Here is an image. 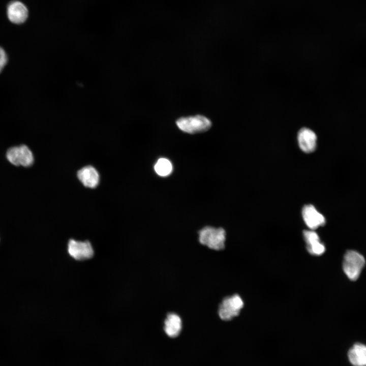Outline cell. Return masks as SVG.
<instances>
[{
  "label": "cell",
  "instance_id": "1",
  "mask_svg": "<svg viewBox=\"0 0 366 366\" xmlns=\"http://www.w3.org/2000/svg\"><path fill=\"white\" fill-rule=\"evenodd\" d=\"M198 234L201 244L216 251L224 249L226 232L223 228L206 226L199 230Z\"/></svg>",
  "mask_w": 366,
  "mask_h": 366
},
{
  "label": "cell",
  "instance_id": "2",
  "mask_svg": "<svg viewBox=\"0 0 366 366\" xmlns=\"http://www.w3.org/2000/svg\"><path fill=\"white\" fill-rule=\"evenodd\" d=\"M176 124L180 130L189 134L204 132L211 127V121L201 115L180 117Z\"/></svg>",
  "mask_w": 366,
  "mask_h": 366
},
{
  "label": "cell",
  "instance_id": "3",
  "mask_svg": "<svg viewBox=\"0 0 366 366\" xmlns=\"http://www.w3.org/2000/svg\"><path fill=\"white\" fill-rule=\"evenodd\" d=\"M365 263L364 258L362 255L356 251L349 250L344 256V271L350 280L355 281L359 278Z\"/></svg>",
  "mask_w": 366,
  "mask_h": 366
},
{
  "label": "cell",
  "instance_id": "4",
  "mask_svg": "<svg viewBox=\"0 0 366 366\" xmlns=\"http://www.w3.org/2000/svg\"><path fill=\"white\" fill-rule=\"evenodd\" d=\"M243 306L241 298L234 294L223 299L219 305L218 313L222 320L229 321L239 315Z\"/></svg>",
  "mask_w": 366,
  "mask_h": 366
},
{
  "label": "cell",
  "instance_id": "5",
  "mask_svg": "<svg viewBox=\"0 0 366 366\" xmlns=\"http://www.w3.org/2000/svg\"><path fill=\"white\" fill-rule=\"evenodd\" d=\"M7 160L15 166L29 167L34 162V157L30 149L25 145L13 146L6 152Z\"/></svg>",
  "mask_w": 366,
  "mask_h": 366
},
{
  "label": "cell",
  "instance_id": "6",
  "mask_svg": "<svg viewBox=\"0 0 366 366\" xmlns=\"http://www.w3.org/2000/svg\"><path fill=\"white\" fill-rule=\"evenodd\" d=\"M70 256L76 260H85L92 258L94 254L92 244L88 240L78 241L70 239L67 248Z\"/></svg>",
  "mask_w": 366,
  "mask_h": 366
},
{
  "label": "cell",
  "instance_id": "7",
  "mask_svg": "<svg viewBox=\"0 0 366 366\" xmlns=\"http://www.w3.org/2000/svg\"><path fill=\"white\" fill-rule=\"evenodd\" d=\"M302 216L306 225L311 229L315 230L323 226L326 222L324 216L313 205H305L302 209Z\"/></svg>",
  "mask_w": 366,
  "mask_h": 366
},
{
  "label": "cell",
  "instance_id": "8",
  "mask_svg": "<svg viewBox=\"0 0 366 366\" xmlns=\"http://www.w3.org/2000/svg\"><path fill=\"white\" fill-rule=\"evenodd\" d=\"M7 16L9 20L15 24L24 22L28 17V11L26 6L18 1L11 2L7 7Z\"/></svg>",
  "mask_w": 366,
  "mask_h": 366
},
{
  "label": "cell",
  "instance_id": "9",
  "mask_svg": "<svg viewBox=\"0 0 366 366\" xmlns=\"http://www.w3.org/2000/svg\"><path fill=\"white\" fill-rule=\"evenodd\" d=\"M317 136L312 130L303 128L297 135V140L300 148L304 152L310 153L314 151L317 146Z\"/></svg>",
  "mask_w": 366,
  "mask_h": 366
},
{
  "label": "cell",
  "instance_id": "10",
  "mask_svg": "<svg viewBox=\"0 0 366 366\" xmlns=\"http://www.w3.org/2000/svg\"><path fill=\"white\" fill-rule=\"evenodd\" d=\"M303 234L307 249L310 254L319 256L324 253L325 247L315 231L313 230H305Z\"/></svg>",
  "mask_w": 366,
  "mask_h": 366
},
{
  "label": "cell",
  "instance_id": "11",
  "mask_svg": "<svg viewBox=\"0 0 366 366\" xmlns=\"http://www.w3.org/2000/svg\"><path fill=\"white\" fill-rule=\"evenodd\" d=\"M77 176L82 184L88 188H94L99 182V173L92 166H87L81 168L78 171Z\"/></svg>",
  "mask_w": 366,
  "mask_h": 366
},
{
  "label": "cell",
  "instance_id": "12",
  "mask_svg": "<svg viewBox=\"0 0 366 366\" xmlns=\"http://www.w3.org/2000/svg\"><path fill=\"white\" fill-rule=\"evenodd\" d=\"M182 328L180 317L176 314L170 313L167 314L164 321V331L168 336L175 338L178 336Z\"/></svg>",
  "mask_w": 366,
  "mask_h": 366
},
{
  "label": "cell",
  "instance_id": "13",
  "mask_svg": "<svg viewBox=\"0 0 366 366\" xmlns=\"http://www.w3.org/2000/svg\"><path fill=\"white\" fill-rule=\"evenodd\" d=\"M348 356L351 363L354 366H366V346L356 343L351 348Z\"/></svg>",
  "mask_w": 366,
  "mask_h": 366
},
{
  "label": "cell",
  "instance_id": "14",
  "mask_svg": "<svg viewBox=\"0 0 366 366\" xmlns=\"http://www.w3.org/2000/svg\"><path fill=\"white\" fill-rule=\"evenodd\" d=\"M154 169L159 175L166 176L171 173L172 166L171 163L168 159L160 158L156 163Z\"/></svg>",
  "mask_w": 366,
  "mask_h": 366
},
{
  "label": "cell",
  "instance_id": "15",
  "mask_svg": "<svg viewBox=\"0 0 366 366\" xmlns=\"http://www.w3.org/2000/svg\"><path fill=\"white\" fill-rule=\"evenodd\" d=\"M8 56L5 50L0 47V73L7 65L8 62Z\"/></svg>",
  "mask_w": 366,
  "mask_h": 366
}]
</instances>
